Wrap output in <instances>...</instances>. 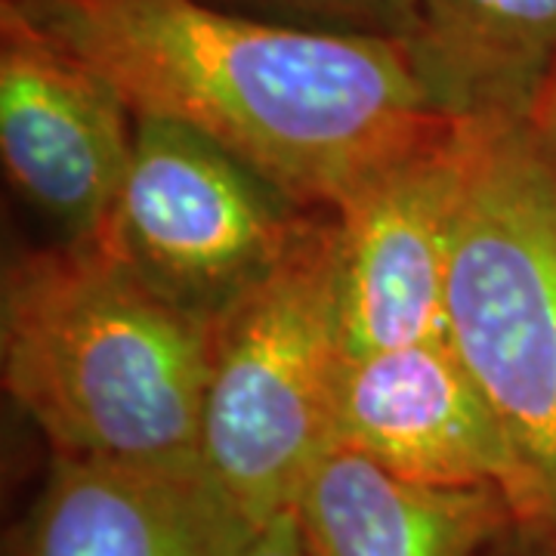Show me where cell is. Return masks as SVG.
Here are the masks:
<instances>
[{"mask_svg":"<svg viewBox=\"0 0 556 556\" xmlns=\"http://www.w3.org/2000/svg\"><path fill=\"white\" fill-rule=\"evenodd\" d=\"M109 80L134 118L177 121L309 211L445 124L402 43L248 20L201 0H0Z\"/></svg>","mask_w":556,"mask_h":556,"instance_id":"cell-1","label":"cell"},{"mask_svg":"<svg viewBox=\"0 0 556 556\" xmlns=\"http://www.w3.org/2000/svg\"><path fill=\"white\" fill-rule=\"evenodd\" d=\"M211 325L105 239L60 241L7 263L3 390L53 455L201 470Z\"/></svg>","mask_w":556,"mask_h":556,"instance_id":"cell-2","label":"cell"},{"mask_svg":"<svg viewBox=\"0 0 556 556\" xmlns=\"http://www.w3.org/2000/svg\"><path fill=\"white\" fill-rule=\"evenodd\" d=\"M445 340L477 380L556 547V149L538 118L460 121Z\"/></svg>","mask_w":556,"mask_h":556,"instance_id":"cell-3","label":"cell"},{"mask_svg":"<svg viewBox=\"0 0 556 556\" xmlns=\"http://www.w3.org/2000/svg\"><path fill=\"white\" fill-rule=\"evenodd\" d=\"M346 362L338 223L316 211L276 269L211 328L201 473L244 538L294 510L334 445Z\"/></svg>","mask_w":556,"mask_h":556,"instance_id":"cell-4","label":"cell"},{"mask_svg":"<svg viewBox=\"0 0 556 556\" xmlns=\"http://www.w3.org/2000/svg\"><path fill=\"white\" fill-rule=\"evenodd\" d=\"M134 121V155L102 239L214 328L276 269L316 211L177 121Z\"/></svg>","mask_w":556,"mask_h":556,"instance_id":"cell-5","label":"cell"},{"mask_svg":"<svg viewBox=\"0 0 556 556\" xmlns=\"http://www.w3.org/2000/svg\"><path fill=\"white\" fill-rule=\"evenodd\" d=\"M460 121L399 152L331 211L350 358L445 338Z\"/></svg>","mask_w":556,"mask_h":556,"instance_id":"cell-6","label":"cell"},{"mask_svg":"<svg viewBox=\"0 0 556 556\" xmlns=\"http://www.w3.org/2000/svg\"><path fill=\"white\" fill-rule=\"evenodd\" d=\"M137 121L90 65L0 7V155L62 241H100L134 155Z\"/></svg>","mask_w":556,"mask_h":556,"instance_id":"cell-7","label":"cell"},{"mask_svg":"<svg viewBox=\"0 0 556 556\" xmlns=\"http://www.w3.org/2000/svg\"><path fill=\"white\" fill-rule=\"evenodd\" d=\"M334 445L420 482L492 485L532 529V492L477 380L445 338L346 362Z\"/></svg>","mask_w":556,"mask_h":556,"instance_id":"cell-8","label":"cell"},{"mask_svg":"<svg viewBox=\"0 0 556 556\" xmlns=\"http://www.w3.org/2000/svg\"><path fill=\"white\" fill-rule=\"evenodd\" d=\"M241 541L201 470L53 455L10 556H236Z\"/></svg>","mask_w":556,"mask_h":556,"instance_id":"cell-9","label":"cell"},{"mask_svg":"<svg viewBox=\"0 0 556 556\" xmlns=\"http://www.w3.org/2000/svg\"><path fill=\"white\" fill-rule=\"evenodd\" d=\"M294 519L306 556H489L526 529L492 485L408 479L350 445L313 464Z\"/></svg>","mask_w":556,"mask_h":556,"instance_id":"cell-10","label":"cell"},{"mask_svg":"<svg viewBox=\"0 0 556 556\" xmlns=\"http://www.w3.org/2000/svg\"><path fill=\"white\" fill-rule=\"evenodd\" d=\"M408 62L439 115L538 118L556 78V0H415Z\"/></svg>","mask_w":556,"mask_h":556,"instance_id":"cell-11","label":"cell"},{"mask_svg":"<svg viewBox=\"0 0 556 556\" xmlns=\"http://www.w3.org/2000/svg\"><path fill=\"white\" fill-rule=\"evenodd\" d=\"M226 13H239L248 20L325 31V35H350V38H375L408 43L417 28L415 0H201Z\"/></svg>","mask_w":556,"mask_h":556,"instance_id":"cell-12","label":"cell"},{"mask_svg":"<svg viewBox=\"0 0 556 556\" xmlns=\"http://www.w3.org/2000/svg\"><path fill=\"white\" fill-rule=\"evenodd\" d=\"M236 556H306L303 541H300L294 510L269 519L266 526H260L254 535H248L241 541Z\"/></svg>","mask_w":556,"mask_h":556,"instance_id":"cell-13","label":"cell"},{"mask_svg":"<svg viewBox=\"0 0 556 556\" xmlns=\"http://www.w3.org/2000/svg\"><path fill=\"white\" fill-rule=\"evenodd\" d=\"M489 556H556V547L532 529H517L504 538Z\"/></svg>","mask_w":556,"mask_h":556,"instance_id":"cell-14","label":"cell"},{"mask_svg":"<svg viewBox=\"0 0 556 556\" xmlns=\"http://www.w3.org/2000/svg\"><path fill=\"white\" fill-rule=\"evenodd\" d=\"M538 124L544 127V134H547V139L554 142L556 149V78L554 87H551V93H547V100L541 105V112H538Z\"/></svg>","mask_w":556,"mask_h":556,"instance_id":"cell-15","label":"cell"}]
</instances>
